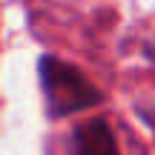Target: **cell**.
Segmentation results:
<instances>
[{
    "instance_id": "cell-1",
    "label": "cell",
    "mask_w": 155,
    "mask_h": 155,
    "mask_svg": "<svg viewBox=\"0 0 155 155\" xmlns=\"http://www.w3.org/2000/svg\"><path fill=\"white\" fill-rule=\"evenodd\" d=\"M38 81H40L49 121L81 115V112H89L106 101L104 89L89 81L81 66L52 55V52H43L38 58Z\"/></svg>"
},
{
    "instance_id": "cell-2",
    "label": "cell",
    "mask_w": 155,
    "mask_h": 155,
    "mask_svg": "<svg viewBox=\"0 0 155 155\" xmlns=\"http://www.w3.org/2000/svg\"><path fill=\"white\" fill-rule=\"evenodd\" d=\"M69 155H121L115 129L106 118H89L72 129Z\"/></svg>"
},
{
    "instance_id": "cell-3",
    "label": "cell",
    "mask_w": 155,
    "mask_h": 155,
    "mask_svg": "<svg viewBox=\"0 0 155 155\" xmlns=\"http://www.w3.org/2000/svg\"><path fill=\"white\" fill-rule=\"evenodd\" d=\"M135 112L141 115V121L150 127V132H152V138H155V104H150V106H135Z\"/></svg>"
},
{
    "instance_id": "cell-4",
    "label": "cell",
    "mask_w": 155,
    "mask_h": 155,
    "mask_svg": "<svg viewBox=\"0 0 155 155\" xmlns=\"http://www.w3.org/2000/svg\"><path fill=\"white\" fill-rule=\"evenodd\" d=\"M144 55H147V61H150L152 66H155V40H152V43H147V49H144Z\"/></svg>"
}]
</instances>
